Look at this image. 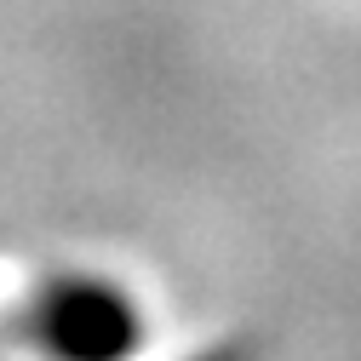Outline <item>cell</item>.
Wrapping results in <instances>:
<instances>
[{"label": "cell", "mask_w": 361, "mask_h": 361, "mask_svg": "<svg viewBox=\"0 0 361 361\" xmlns=\"http://www.w3.org/2000/svg\"><path fill=\"white\" fill-rule=\"evenodd\" d=\"M138 333V310L109 281H63L40 304V338L63 361H121Z\"/></svg>", "instance_id": "obj_1"}]
</instances>
